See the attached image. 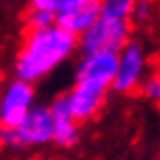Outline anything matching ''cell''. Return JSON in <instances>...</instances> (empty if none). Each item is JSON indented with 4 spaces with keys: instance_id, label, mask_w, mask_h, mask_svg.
I'll return each instance as SVG.
<instances>
[{
    "instance_id": "1",
    "label": "cell",
    "mask_w": 160,
    "mask_h": 160,
    "mask_svg": "<svg viewBox=\"0 0 160 160\" xmlns=\"http://www.w3.org/2000/svg\"><path fill=\"white\" fill-rule=\"evenodd\" d=\"M77 51V37L58 24L30 28L22 49L15 58V75L37 83L62 66Z\"/></svg>"
},
{
    "instance_id": "2",
    "label": "cell",
    "mask_w": 160,
    "mask_h": 160,
    "mask_svg": "<svg viewBox=\"0 0 160 160\" xmlns=\"http://www.w3.org/2000/svg\"><path fill=\"white\" fill-rule=\"evenodd\" d=\"M130 41V26L124 19L98 17L94 24L77 37V49L81 53L92 51H118Z\"/></svg>"
},
{
    "instance_id": "3",
    "label": "cell",
    "mask_w": 160,
    "mask_h": 160,
    "mask_svg": "<svg viewBox=\"0 0 160 160\" xmlns=\"http://www.w3.org/2000/svg\"><path fill=\"white\" fill-rule=\"evenodd\" d=\"M145 71H148L145 49L139 43L128 41L118 51V68H115L111 90L118 92V94H130V92L139 90L141 81L145 79Z\"/></svg>"
},
{
    "instance_id": "4",
    "label": "cell",
    "mask_w": 160,
    "mask_h": 160,
    "mask_svg": "<svg viewBox=\"0 0 160 160\" xmlns=\"http://www.w3.org/2000/svg\"><path fill=\"white\" fill-rule=\"evenodd\" d=\"M37 102L34 83L15 77L0 92V126H17Z\"/></svg>"
},
{
    "instance_id": "5",
    "label": "cell",
    "mask_w": 160,
    "mask_h": 160,
    "mask_svg": "<svg viewBox=\"0 0 160 160\" xmlns=\"http://www.w3.org/2000/svg\"><path fill=\"white\" fill-rule=\"evenodd\" d=\"M19 137L22 148H45L53 143V115L49 105H37L22 118V122L13 126Z\"/></svg>"
},
{
    "instance_id": "6",
    "label": "cell",
    "mask_w": 160,
    "mask_h": 160,
    "mask_svg": "<svg viewBox=\"0 0 160 160\" xmlns=\"http://www.w3.org/2000/svg\"><path fill=\"white\" fill-rule=\"evenodd\" d=\"M109 88L98 86V83H90V81H75V86L64 94L66 105L73 113L77 122H88L92 120L105 105Z\"/></svg>"
},
{
    "instance_id": "7",
    "label": "cell",
    "mask_w": 160,
    "mask_h": 160,
    "mask_svg": "<svg viewBox=\"0 0 160 160\" xmlns=\"http://www.w3.org/2000/svg\"><path fill=\"white\" fill-rule=\"evenodd\" d=\"M118 68V53L113 51H92L81 53V60L75 68V81H90L111 90Z\"/></svg>"
},
{
    "instance_id": "8",
    "label": "cell",
    "mask_w": 160,
    "mask_h": 160,
    "mask_svg": "<svg viewBox=\"0 0 160 160\" xmlns=\"http://www.w3.org/2000/svg\"><path fill=\"white\" fill-rule=\"evenodd\" d=\"M53 17L60 28L79 37L100 17V0H66Z\"/></svg>"
},
{
    "instance_id": "9",
    "label": "cell",
    "mask_w": 160,
    "mask_h": 160,
    "mask_svg": "<svg viewBox=\"0 0 160 160\" xmlns=\"http://www.w3.org/2000/svg\"><path fill=\"white\" fill-rule=\"evenodd\" d=\"M49 107L53 115V143L64 149L75 148L79 143V122L73 118L64 94L58 96Z\"/></svg>"
},
{
    "instance_id": "10",
    "label": "cell",
    "mask_w": 160,
    "mask_h": 160,
    "mask_svg": "<svg viewBox=\"0 0 160 160\" xmlns=\"http://www.w3.org/2000/svg\"><path fill=\"white\" fill-rule=\"evenodd\" d=\"M137 0H100V17L128 22L135 13Z\"/></svg>"
},
{
    "instance_id": "11",
    "label": "cell",
    "mask_w": 160,
    "mask_h": 160,
    "mask_svg": "<svg viewBox=\"0 0 160 160\" xmlns=\"http://www.w3.org/2000/svg\"><path fill=\"white\" fill-rule=\"evenodd\" d=\"M0 145L4 149H9V152H22L24 149L13 126H0Z\"/></svg>"
},
{
    "instance_id": "12",
    "label": "cell",
    "mask_w": 160,
    "mask_h": 160,
    "mask_svg": "<svg viewBox=\"0 0 160 160\" xmlns=\"http://www.w3.org/2000/svg\"><path fill=\"white\" fill-rule=\"evenodd\" d=\"M141 92H143V96L152 102H160V75H152L148 79H143L141 81Z\"/></svg>"
},
{
    "instance_id": "13",
    "label": "cell",
    "mask_w": 160,
    "mask_h": 160,
    "mask_svg": "<svg viewBox=\"0 0 160 160\" xmlns=\"http://www.w3.org/2000/svg\"><path fill=\"white\" fill-rule=\"evenodd\" d=\"M51 24H56L53 13L41 11V9H30V13H28V26L30 28H45V26Z\"/></svg>"
},
{
    "instance_id": "14",
    "label": "cell",
    "mask_w": 160,
    "mask_h": 160,
    "mask_svg": "<svg viewBox=\"0 0 160 160\" xmlns=\"http://www.w3.org/2000/svg\"><path fill=\"white\" fill-rule=\"evenodd\" d=\"M66 0H30V9H41V11H47V13H58L62 4Z\"/></svg>"
},
{
    "instance_id": "15",
    "label": "cell",
    "mask_w": 160,
    "mask_h": 160,
    "mask_svg": "<svg viewBox=\"0 0 160 160\" xmlns=\"http://www.w3.org/2000/svg\"><path fill=\"white\" fill-rule=\"evenodd\" d=\"M132 17L137 19H141V22H145L152 17V4H149L148 0H137L135 4V13H132Z\"/></svg>"
}]
</instances>
